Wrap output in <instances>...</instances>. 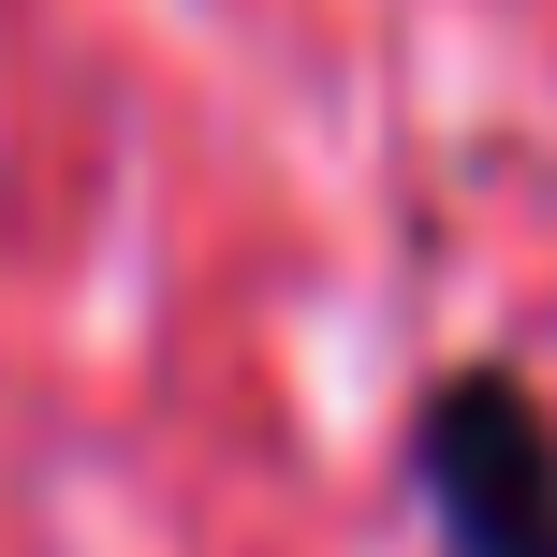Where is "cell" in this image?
<instances>
[{"mask_svg":"<svg viewBox=\"0 0 557 557\" xmlns=\"http://www.w3.org/2000/svg\"><path fill=\"white\" fill-rule=\"evenodd\" d=\"M411 499L441 557H557V411L529 367H441L411 396Z\"/></svg>","mask_w":557,"mask_h":557,"instance_id":"6da1fadb","label":"cell"}]
</instances>
